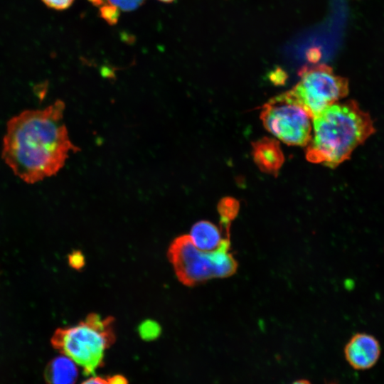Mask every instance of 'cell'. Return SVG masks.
<instances>
[{
  "mask_svg": "<svg viewBox=\"0 0 384 384\" xmlns=\"http://www.w3.org/2000/svg\"><path fill=\"white\" fill-rule=\"evenodd\" d=\"M64 103L57 100L40 110L11 118L3 139L1 157L14 174L31 184L56 174L76 147L63 122Z\"/></svg>",
  "mask_w": 384,
  "mask_h": 384,
  "instance_id": "1",
  "label": "cell"
},
{
  "mask_svg": "<svg viewBox=\"0 0 384 384\" xmlns=\"http://www.w3.org/2000/svg\"><path fill=\"white\" fill-rule=\"evenodd\" d=\"M312 125L306 158L332 169L348 159L375 132L370 116L353 100L327 107L312 118Z\"/></svg>",
  "mask_w": 384,
  "mask_h": 384,
  "instance_id": "2",
  "label": "cell"
},
{
  "mask_svg": "<svg viewBox=\"0 0 384 384\" xmlns=\"http://www.w3.org/2000/svg\"><path fill=\"white\" fill-rule=\"evenodd\" d=\"M114 319L90 314L75 326L58 329L52 346L80 366L86 375H95L105 351L115 341Z\"/></svg>",
  "mask_w": 384,
  "mask_h": 384,
  "instance_id": "3",
  "label": "cell"
},
{
  "mask_svg": "<svg viewBox=\"0 0 384 384\" xmlns=\"http://www.w3.org/2000/svg\"><path fill=\"white\" fill-rule=\"evenodd\" d=\"M230 246L213 252L198 249L189 235L176 238L170 245L168 256L178 279L183 284L193 286L213 278L233 275L238 262L229 252Z\"/></svg>",
  "mask_w": 384,
  "mask_h": 384,
  "instance_id": "4",
  "label": "cell"
},
{
  "mask_svg": "<svg viewBox=\"0 0 384 384\" xmlns=\"http://www.w3.org/2000/svg\"><path fill=\"white\" fill-rule=\"evenodd\" d=\"M265 128L288 145L306 146L312 133V118L289 90L270 99L261 109Z\"/></svg>",
  "mask_w": 384,
  "mask_h": 384,
  "instance_id": "5",
  "label": "cell"
},
{
  "mask_svg": "<svg viewBox=\"0 0 384 384\" xmlns=\"http://www.w3.org/2000/svg\"><path fill=\"white\" fill-rule=\"evenodd\" d=\"M299 75L300 80L289 92L311 118L348 94V79L326 64L304 66Z\"/></svg>",
  "mask_w": 384,
  "mask_h": 384,
  "instance_id": "6",
  "label": "cell"
},
{
  "mask_svg": "<svg viewBox=\"0 0 384 384\" xmlns=\"http://www.w3.org/2000/svg\"><path fill=\"white\" fill-rule=\"evenodd\" d=\"M380 346L372 335L358 333L353 335L344 348V355L348 364L355 370L371 368L380 356Z\"/></svg>",
  "mask_w": 384,
  "mask_h": 384,
  "instance_id": "7",
  "label": "cell"
},
{
  "mask_svg": "<svg viewBox=\"0 0 384 384\" xmlns=\"http://www.w3.org/2000/svg\"><path fill=\"white\" fill-rule=\"evenodd\" d=\"M252 155L260 170L277 176L284 161L279 142L271 137H262L252 143Z\"/></svg>",
  "mask_w": 384,
  "mask_h": 384,
  "instance_id": "8",
  "label": "cell"
},
{
  "mask_svg": "<svg viewBox=\"0 0 384 384\" xmlns=\"http://www.w3.org/2000/svg\"><path fill=\"white\" fill-rule=\"evenodd\" d=\"M194 245L205 252H213L222 247L230 246V237L223 236L222 228L207 220L196 223L188 235Z\"/></svg>",
  "mask_w": 384,
  "mask_h": 384,
  "instance_id": "9",
  "label": "cell"
},
{
  "mask_svg": "<svg viewBox=\"0 0 384 384\" xmlns=\"http://www.w3.org/2000/svg\"><path fill=\"white\" fill-rule=\"evenodd\" d=\"M76 363L67 356H58L52 360L46 368L48 384H74L78 378Z\"/></svg>",
  "mask_w": 384,
  "mask_h": 384,
  "instance_id": "10",
  "label": "cell"
},
{
  "mask_svg": "<svg viewBox=\"0 0 384 384\" xmlns=\"http://www.w3.org/2000/svg\"><path fill=\"white\" fill-rule=\"evenodd\" d=\"M217 208L220 217L221 228L230 233L231 222L239 212V201L232 197H225L220 201Z\"/></svg>",
  "mask_w": 384,
  "mask_h": 384,
  "instance_id": "11",
  "label": "cell"
},
{
  "mask_svg": "<svg viewBox=\"0 0 384 384\" xmlns=\"http://www.w3.org/2000/svg\"><path fill=\"white\" fill-rule=\"evenodd\" d=\"M161 332L159 324L152 320H146L139 326V333L142 338L152 340L156 338Z\"/></svg>",
  "mask_w": 384,
  "mask_h": 384,
  "instance_id": "12",
  "label": "cell"
},
{
  "mask_svg": "<svg viewBox=\"0 0 384 384\" xmlns=\"http://www.w3.org/2000/svg\"><path fill=\"white\" fill-rule=\"evenodd\" d=\"M120 9L116 6L109 3L100 7V16L108 24L114 25L118 22Z\"/></svg>",
  "mask_w": 384,
  "mask_h": 384,
  "instance_id": "13",
  "label": "cell"
},
{
  "mask_svg": "<svg viewBox=\"0 0 384 384\" xmlns=\"http://www.w3.org/2000/svg\"><path fill=\"white\" fill-rule=\"evenodd\" d=\"M108 1L118 7L120 10L132 11L141 6L145 0H108Z\"/></svg>",
  "mask_w": 384,
  "mask_h": 384,
  "instance_id": "14",
  "label": "cell"
},
{
  "mask_svg": "<svg viewBox=\"0 0 384 384\" xmlns=\"http://www.w3.org/2000/svg\"><path fill=\"white\" fill-rule=\"evenodd\" d=\"M85 263V257L79 250H74L68 255V264L75 270H80L84 267Z\"/></svg>",
  "mask_w": 384,
  "mask_h": 384,
  "instance_id": "15",
  "label": "cell"
},
{
  "mask_svg": "<svg viewBox=\"0 0 384 384\" xmlns=\"http://www.w3.org/2000/svg\"><path fill=\"white\" fill-rule=\"evenodd\" d=\"M49 8L55 10H65L69 8L74 0H42Z\"/></svg>",
  "mask_w": 384,
  "mask_h": 384,
  "instance_id": "16",
  "label": "cell"
},
{
  "mask_svg": "<svg viewBox=\"0 0 384 384\" xmlns=\"http://www.w3.org/2000/svg\"><path fill=\"white\" fill-rule=\"evenodd\" d=\"M287 78V73L280 68L272 70L270 73V79L274 84H283L285 82Z\"/></svg>",
  "mask_w": 384,
  "mask_h": 384,
  "instance_id": "17",
  "label": "cell"
},
{
  "mask_svg": "<svg viewBox=\"0 0 384 384\" xmlns=\"http://www.w3.org/2000/svg\"><path fill=\"white\" fill-rule=\"evenodd\" d=\"M321 57V51L318 47L309 48L306 52V58L309 62L316 63Z\"/></svg>",
  "mask_w": 384,
  "mask_h": 384,
  "instance_id": "18",
  "label": "cell"
},
{
  "mask_svg": "<svg viewBox=\"0 0 384 384\" xmlns=\"http://www.w3.org/2000/svg\"><path fill=\"white\" fill-rule=\"evenodd\" d=\"M82 384H110V383L107 379L94 376L86 380Z\"/></svg>",
  "mask_w": 384,
  "mask_h": 384,
  "instance_id": "19",
  "label": "cell"
},
{
  "mask_svg": "<svg viewBox=\"0 0 384 384\" xmlns=\"http://www.w3.org/2000/svg\"><path fill=\"white\" fill-rule=\"evenodd\" d=\"M110 384H128L127 379L120 375H113L107 378Z\"/></svg>",
  "mask_w": 384,
  "mask_h": 384,
  "instance_id": "20",
  "label": "cell"
},
{
  "mask_svg": "<svg viewBox=\"0 0 384 384\" xmlns=\"http://www.w3.org/2000/svg\"><path fill=\"white\" fill-rule=\"evenodd\" d=\"M93 6H102L107 3L108 0H88Z\"/></svg>",
  "mask_w": 384,
  "mask_h": 384,
  "instance_id": "21",
  "label": "cell"
},
{
  "mask_svg": "<svg viewBox=\"0 0 384 384\" xmlns=\"http://www.w3.org/2000/svg\"><path fill=\"white\" fill-rule=\"evenodd\" d=\"M292 384H311L309 380H298L294 382H293Z\"/></svg>",
  "mask_w": 384,
  "mask_h": 384,
  "instance_id": "22",
  "label": "cell"
},
{
  "mask_svg": "<svg viewBox=\"0 0 384 384\" xmlns=\"http://www.w3.org/2000/svg\"><path fill=\"white\" fill-rule=\"evenodd\" d=\"M158 1L164 2V3H171L174 1L175 0H158Z\"/></svg>",
  "mask_w": 384,
  "mask_h": 384,
  "instance_id": "23",
  "label": "cell"
}]
</instances>
